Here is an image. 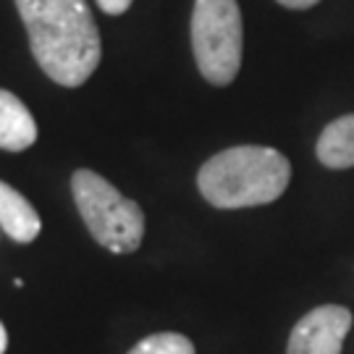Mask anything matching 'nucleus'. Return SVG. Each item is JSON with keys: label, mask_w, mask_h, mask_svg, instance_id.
<instances>
[{"label": "nucleus", "mask_w": 354, "mask_h": 354, "mask_svg": "<svg viewBox=\"0 0 354 354\" xmlns=\"http://www.w3.org/2000/svg\"><path fill=\"white\" fill-rule=\"evenodd\" d=\"M39 68L61 87L84 84L100 66V32L87 0H16Z\"/></svg>", "instance_id": "1"}, {"label": "nucleus", "mask_w": 354, "mask_h": 354, "mask_svg": "<svg viewBox=\"0 0 354 354\" xmlns=\"http://www.w3.org/2000/svg\"><path fill=\"white\" fill-rule=\"evenodd\" d=\"M291 181L283 152L260 145H239L213 155L197 174V187L221 210H239L276 203Z\"/></svg>", "instance_id": "2"}, {"label": "nucleus", "mask_w": 354, "mask_h": 354, "mask_svg": "<svg viewBox=\"0 0 354 354\" xmlns=\"http://www.w3.org/2000/svg\"><path fill=\"white\" fill-rule=\"evenodd\" d=\"M76 207L92 239L113 254L140 250L145 239V213L134 200L124 197L108 178L95 171H76L71 176Z\"/></svg>", "instance_id": "3"}, {"label": "nucleus", "mask_w": 354, "mask_h": 354, "mask_svg": "<svg viewBox=\"0 0 354 354\" xmlns=\"http://www.w3.org/2000/svg\"><path fill=\"white\" fill-rule=\"evenodd\" d=\"M244 24L236 0H194L192 53L200 74L215 84H231L241 68Z\"/></svg>", "instance_id": "4"}, {"label": "nucleus", "mask_w": 354, "mask_h": 354, "mask_svg": "<svg viewBox=\"0 0 354 354\" xmlns=\"http://www.w3.org/2000/svg\"><path fill=\"white\" fill-rule=\"evenodd\" d=\"M354 317L342 304H320L294 326L286 354H342Z\"/></svg>", "instance_id": "5"}, {"label": "nucleus", "mask_w": 354, "mask_h": 354, "mask_svg": "<svg viewBox=\"0 0 354 354\" xmlns=\"http://www.w3.org/2000/svg\"><path fill=\"white\" fill-rule=\"evenodd\" d=\"M37 142V124L26 105L8 89H0V150L21 152Z\"/></svg>", "instance_id": "6"}, {"label": "nucleus", "mask_w": 354, "mask_h": 354, "mask_svg": "<svg viewBox=\"0 0 354 354\" xmlns=\"http://www.w3.org/2000/svg\"><path fill=\"white\" fill-rule=\"evenodd\" d=\"M0 228L19 244L35 241L42 228L37 210L6 181H0Z\"/></svg>", "instance_id": "7"}, {"label": "nucleus", "mask_w": 354, "mask_h": 354, "mask_svg": "<svg viewBox=\"0 0 354 354\" xmlns=\"http://www.w3.org/2000/svg\"><path fill=\"white\" fill-rule=\"evenodd\" d=\"M315 155L320 163L333 171L354 168V113L330 121L328 127L320 131Z\"/></svg>", "instance_id": "8"}, {"label": "nucleus", "mask_w": 354, "mask_h": 354, "mask_svg": "<svg viewBox=\"0 0 354 354\" xmlns=\"http://www.w3.org/2000/svg\"><path fill=\"white\" fill-rule=\"evenodd\" d=\"M129 354H197L194 344L181 333H152Z\"/></svg>", "instance_id": "9"}, {"label": "nucleus", "mask_w": 354, "mask_h": 354, "mask_svg": "<svg viewBox=\"0 0 354 354\" xmlns=\"http://www.w3.org/2000/svg\"><path fill=\"white\" fill-rule=\"evenodd\" d=\"M97 6H100L105 13H111V16H118V13H127L129 11L131 0H97Z\"/></svg>", "instance_id": "10"}, {"label": "nucleus", "mask_w": 354, "mask_h": 354, "mask_svg": "<svg viewBox=\"0 0 354 354\" xmlns=\"http://www.w3.org/2000/svg\"><path fill=\"white\" fill-rule=\"evenodd\" d=\"M276 3L283 6V8H291V11H307V8L317 6L320 0H276Z\"/></svg>", "instance_id": "11"}, {"label": "nucleus", "mask_w": 354, "mask_h": 354, "mask_svg": "<svg viewBox=\"0 0 354 354\" xmlns=\"http://www.w3.org/2000/svg\"><path fill=\"white\" fill-rule=\"evenodd\" d=\"M8 349V333H6V326L0 323V354Z\"/></svg>", "instance_id": "12"}]
</instances>
